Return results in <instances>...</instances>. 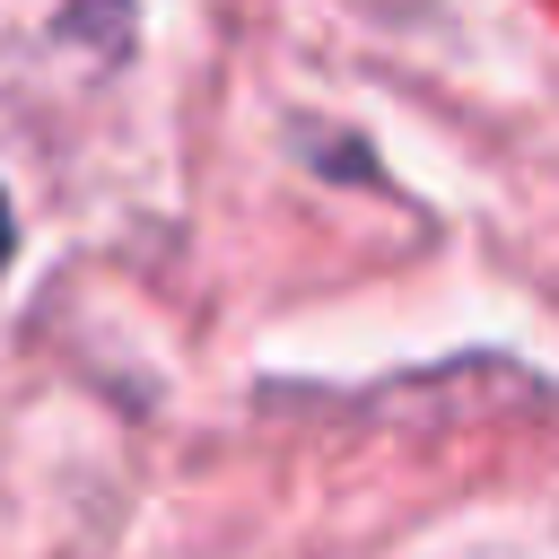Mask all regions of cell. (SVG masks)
Listing matches in <instances>:
<instances>
[{
    "label": "cell",
    "mask_w": 559,
    "mask_h": 559,
    "mask_svg": "<svg viewBox=\"0 0 559 559\" xmlns=\"http://www.w3.org/2000/svg\"><path fill=\"white\" fill-rule=\"evenodd\" d=\"M9 245H17V218H9V192H0V262H9Z\"/></svg>",
    "instance_id": "obj_1"
}]
</instances>
